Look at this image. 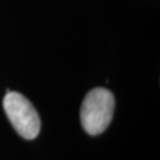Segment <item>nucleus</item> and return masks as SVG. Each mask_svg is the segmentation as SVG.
<instances>
[{
  "label": "nucleus",
  "instance_id": "f257e3e1",
  "mask_svg": "<svg viewBox=\"0 0 160 160\" xmlns=\"http://www.w3.org/2000/svg\"><path fill=\"white\" fill-rule=\"evenodd\" d=\"M114 95L104 88H94L88 92L81 107V122L90 135H98L107 129L113 119Z\"/></svg>",
  "mask_w": 160,
  "mask_h": 160
},
{
  "label": "nucleus",
  "instance_id": "f03ea898",
  "mask_svg": "<svg viewBox=\"0 0 160 160\" xmlns=\"http://www.w3.org/2000/svg\"><path fill=\"white\" fill-rule=\"evenodd\" d=\"M2 106L8 120L20 137L28 140L37 138L40 131L39 115L26 97L7 89Z\"/></svg>",
  "mask_w": 160,
  "mask_h": 160
}]
</instances>
